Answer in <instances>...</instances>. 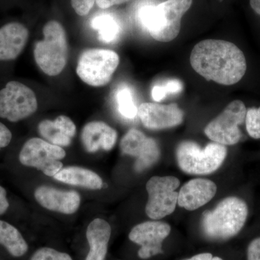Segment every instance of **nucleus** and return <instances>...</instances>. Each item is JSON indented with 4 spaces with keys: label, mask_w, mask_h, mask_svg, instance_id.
<instances>
[{
    "label": "nucleus",
    "mask_w": 260,
    "mask_h": 260,
    "mask_svg": "<svg viewBox=\"0 0 260 260\" xmlns=\"http://www.w3.org/2000/svg\"><path fill=\"white\" fill-rule=\"evenodd\" d=\"M190 64L207 80L224 85L239 83L247 68L245 56L236 44L217 39L196 44L191 52Z\"/></svg>",
    "instance_id": "nucleus-1"
},
{
    "label": "nucleus",
    "mask_w": 260,
    "mask_h": 260,
    "mask_svg": "<svg viewBox=\"0 0 260 260\" xmlns=\"http://www.w3.org/2000/svg\"><path fill=\"white\" fill-rule=\"evenodd\" d=\"M191 4L192 0H167L158 5H146L138 13L140 23L155 40L172 42L179 35L181 18Z\"/></svg>",
    "instance_id": "nucleus-2"
},
{
    "label": "nucleus",
    "mask_w": 260,
    "mask_h": 260,
    "mask_svg": "<svg viewBox=\"0 0 260 260\" xmlns=\"http://www.w3.org/2000/svg\"><path fill=\"white\" fill-rule=\"evenodd\" d=\"M248 215L245 202L236 197L220 201L213 210L203 213V234L211 240L223 241L234 237L242 230Z\"/></svg>",
    "instance_id": "nucleus-3"
},
{
    "label": "nucleus",
    "mask_w": 260,
    "mask_h": 260,
    "mask_svg": "<svg viewBox=\"0 0 260 260\" xmlns=\"http://www.w3.org/2000/svg\"><path fill=\"white\" fill-rule=\"evenodd\" d=\"M44 39L36 44L34 55L39 68L49 76L60 74L68 59V43L64 27L56 20L48 22Z\"/></svg>",
    "instance_id": "nucleus-4"
},
{
    "label": "nucleus",
    "mask_w": 260,
    "mask_h": 260,
    "mask_svg": "<svg viewBox=\"0 0 260 260\" xmlns=\"http://www.w3.org/2000/svg\"><path fill=\"white\" fill-rule=\"evenodd\" d=\"M227 155L225 145L210 143L202 149L198 143L184 141L178 145L177 159L183 172L193 175L211 174L220 168Z\"/></svg>",
    "instance_id": "nucleus-5"
},
{
    "label": "nucleus",
    "mask_w": 260,
    "mask_h": 260,
    "mask_svg": "<svg viewBox=\"0 0 260 260\" xmlns=\"http://www.w3.org/2000/svg\"><path fill=\"white\" fill-rule=\"evenodd\" d=\"M119 64V56L109 49H89L80 54L76 73L84 83L102 87L112 79Z\"/></svg>",
    "instance_id": "nucleus-6"
},
{
    "label": "nucleus",
    "mask_w": 260,
    "mask_h": 260,
    "mask_svg": "<svg viewBox=\"0 0 260 260\" xmlns=\"http://www.w3.org/2000/svg\"><path fill=\"white\" fill-rule=\"evenodd\" d=\"M34 90L18 81H10L0 90V117L12 122L23 120L37 112Z\"/></svg>",
    "instance_id": "nucleus-7"
},
{
    "label": "nucleus",
    "mask_w": 260,
    "mask_h": 260,
    "mask_svg": "<svg viewBox=\"0 0 260 260\" xmlns=\"http://www.w3.org/2000/svg\"><path fill=\"white\" fill-rule=\"evenodd\" d=\"M66 156L64 149L49 142L34 138L24 144L19 160L24 166L42 171L48 177H53L62 169L61 159Z\"/></svg>",
    "instance_id": "nucleus-8"
},
{
    "label": "nucleus",
    "mask_w": 260,
    "mask_h": 260,
    "mask_svg": "<svg viewBox=\"0 0 260 260\" xmlns=\"http://www.w3.org/2000/svg\"><path fill=\"white\" fill-rule=\"evenodd\" d=\"M246 108L242 101L235 100L223 112L210 121L204 130L205 135L215 143L234 145L242 138L239 126L245 121Z\"/></svg>",
    "instance_id": "nucleus-9"
},
{
    "label": "nucleus",
    "mask_w": 260,
    "mask_h": 260,
    "mask_svg": "<svg viewBox=\"0 0 260 260\" xmlns=\"http://www.w3.org/2000/svg\"><path fill=\"white\" fill-rule=\"evenodd\" d=\"M180 181L174 177H153L146 184L148 202L145 213L149 218L158 220L175 210L179 192L176 191Z\"/></svg>",
    "instance_id": "nucleus-10"
},
{
    "label": "nucleus",
    "mask_w": 260,
    "mask_h": 260,
    "mask_svg": "<svg viewBox=\"0 0 260 260\" xmlns=\"http://www.w3.org/2000/svg\"><path fill=\"white\" fill-rule=\"evenodd\" d=\"M120 148L123 153L137 158L135 169L138 172L152 167L160 156V148L156 141L136 129H131L124 135L120 142Z\"/></svg>",
    "instance_id": "nucleus-11"
},
{
    "label": "nucleus",
    "mask_w": 260,
    "mask_h": 260,
    "mask_svg": "<svg viewBox=\"0 0 260 260\" xmlns=\"http://www.w3.org/2000/svg\"><path fill=\"white\" fill-rule=\"evenodd\" d=\"M171 226L161 221H147L135 225L129 234L132 242L141 246L138 256L143 259L161 254L164 239L170 234Z\"/></svg>",
    "instance_id": "nucleus-12"
},
{
    "label": "nucleus",
    "mask_w": 260,
    "mask_h": 260,
    "mask_svg": "<svg viewBox=\"0 0 260 260\" xmlns=\"http://www.w3.org/2000/svg\"><path fill=\"white\" fill-rule=\"evenodd\" d=\"M138 114L145 127L154 130L179 125L184 119V113L176 104L143 103L138 108Z\"/></svg>",
    "instance_id": "nucleus-13"
},
{
    "label": "nucleus",
    "mask_w": 260,
    "mask_h": 260,
    "mask_svg": "<svg viewBox=\"0 0 260 260\" xmlns=\"http://www.w3.org/2000/svg\"><path fill=\"white\" fill-rule=\"evenodd\" d=\"M34 197L43 208L61 213H74L80 205V196L77 191H62L51 186H39Z\"/></svg>",
    "instance_id": "nucleus-14"
},
{
    "label": "nucleus",
    "mask_w": 260,
    "mask_h": 260,
    "mask_svg": "<svg viewBox=\"0 0 260 260\" xmlns=\"http://www.w3.org/2000/svg\"><path fill=\"white\" fill-rule=\"evenodd\" d=\"M216 191V184L209 179H191L181 188L177 204L192 211L207 204L213 199Z\"/></svg>",
    "instance_id": "nucleus-15"
},
{
    "label": "nucleus",
    "mask_w": 260,
    "mask_h": 260,
    "mask_svg": "<svg viewBox=\"0 0 260 260\" xmlns=\"http://www.w3.org/2000/svg\"><path fill=\"white\" fill-rule=\"evenodd\" d=\"M29 32L23 24L13 22L0 28V61H11L20 55L27 42Z\"/></svg>",
    "instance_id": "nucleus-16"
},
{
    "label": "nucleus",
    "mask_w": 260,
    "mask_h": 260,
    "mask_svg": "<svg viewBox=\"0 0 260 260\" xmlns=\"http://www.w3.org/2000/svg\"><path fill=\"white\" fill-rule=\"evenodd\" d=\"M117 140L115 129L103 121H91L84 126L81 133L82 143L88 153L100 150H112Z\"/></svg>",
    "instance_id": "nucleus-17"
},
{
    "label": "nucleus",
    "mask_w": 260,
    "mask_h": 260,
    "mask_svg": "<svg viewBox=\"0 0 260 260\" xmlns=\"http://www.w3.org/2000/svg\"><path fill=\"white\" fill-rule=\"evenodd\" d=\"M39 134L51 144L69 146L76 133V126L68 116L61 115L54 120L42 121L38 126Z\"/></svg>",
    "instance_id": "nucleus-18"
},
{
    "label": "nucleus",
    "mask_w": 260,
    "mask_h": 260,
    "mask_svg": "<svg viewBox=\"0 0 260 260\" xmlns=\"http://www.w3.org/2000/svg\"><path fill=\"white\" fill-rule=\"evenodd\" d=\"M111 234L110 225L104 219L95 218L90 222L86 231L90 251L85 260H105Z\"/></svg>",
    "instance_id": "nucleus-19"
},
{
    "label": "nucleus",
    "mask_w": 260,
    "mask_h": 260,
    "mask_svg": "<svg viewBox=\"0 0 260 260\" xmlns=\"http://www.w3.org/2000/svg\"><path fill=\"white\" fill-rule=\"evenodd\" d=\"M54 178L56 180L65 184L82 186L90 189H100L103 186L102 178L95 172L81 167L64 168Z\"/></svg>",
    "instance_id": "nucleus-20"
},
{
    "label": "nucleus",
    "mask_w": 260,
    "mask_h": 260,
    "mask_svg": "<svg viewBox=\"0 0 260 260\" xmlns=\"http://www.w3.org/2000/svg\"><path fill=\"white\" fill-rule=\"evenodd\" d=\"M0 244L15 257L24 255L28 249V244L18 229L3 220H0Z\"/></svg>",
    "instance_id": "nucleus-21"
},
{
    "label": "nucleus",
    "mask_w": 260,
    "mask_h": 260,
    "mask_svg": "<svg viewBox=\"0 0 260 260\" xmlns=\"http://www.w3.org/2000/svg\"><path fill=\"white\" fill-rule=\"evenodd\" d=\"M91 26L98 32L99 39L106 44L116 42L120 37V23L112 15L104 13L94 17L91 20Z\"/></svg>",
    "instance_id": "nucleus-22"
},
{
    "label": "nucleus",
    "mask_w": 260,
    "mask_h": 260,
    "mask_svg": "<svg viewBox=\"0 0 260 260\" xmlns=\"http://www.w3.org/2000/svg\"><path fill=\"white\" fill-rule=\"evenodd\" d=\"M116 97L118 109L121 115L127 119H134L138 114V109L129 87H120L116 92Z\"/></svg>",
    "instance_id": "nucleus-23"
},
{
    "label": "nucleus",
    "mask_w": 260,
    "mask_h": 260,
    "mask_svg": "<svg viewBox=\"0 0 260 260\" xmlns=\"http://www.w3.org/2000/svg\"><path fill=\"white\" fill-rule=\"evenodd\" d=\"M183 83L177 79H169L157 84L152 89V97L155 102H160L169 95L181 93Z\"/></svg>",
    "instance_id": "nucleus-24"
},
{
    "label": "nucleus",
    "mask_w": 260,
    "mask_h": 260,
    "mask_svg": "<svg viewBox=\"0 0 260 260\" xmlns=\"http://www.w3.org/2000/svg\"><path fill=\"white\" fill-rule=\"evenodd\" d=\"M246 127L248 134L254 139H260V107L246 110Z\"/></svg>",
    "instance_id": "nucleus-25"
},
{
    "label": "nucleus",
    "mask_w": 260,
    "mask_h": 260,
    "mask_svg": "<svg viewBox=\"0 0 260 260\" xmlns=\"http://www.w3.org/2000/svg\"><path fill=\"white\" fill-rule=\"evenodd\" d=\"M30 260H73L67 253L60 252L52 248L44 247L38 249Z\"/></svg>",
    "instance_id": "nucleus-26"
},
{
    "label": "nucleus",
    "mask_w": 260,
    "mask_h": 260,
    "mask_svg": "<svg viewBox=\"0 0 260 260\" xmlns=\"http://www.w3.org/2000/svg\"><path fill=\"white\" fill-rule=\"evenodd\" d=\"M75 13L80 16H86L93 8L95 0H70Z\"/></svg>",
    "instance_id": "nucleus-27"
},
{
    "label": "nucleus",
    "mask_w": 260,
    "mask_h": 260,
    "mask_svg": "<svg viewBox=\"0 0 260 260\" xmlns=\"http://www.w3.org/2000/svg\"><path fill=\"white\" fill-rule=\"evenodd\" d=\"M247 260H260V237L254 239L248 246Z\"/></svg>",
    "instance_id": "nucleus-28"
},
{
    "label": "nucleus",
    "mask_w": 260,
    "mask_h": 260,
    "mask_svg": "<svg viewBox=\"0 0 260 260\" xmlns=\"http://www.w3.org/2000/svg\"><path fill=\"white\" fill-rule=\"evenodd\" d=\"M11 140V132L5 124L0 122V150L8 146Z\"/></svg>",
    "instance_id": "nucleus-29"
},
{
    "label": "nucleus",
    "mask_w": 260,
    "mask_h": 260,
    "mask_svg": "<svg viewBox=\"0 0 260 260\" xmlns=\"http://www.w3.org/2000/svg\"><path fill=\"white\" fill-rule=\"evenodd\" d=\"M129 0H95V3L101 9H108L114 5L122 4Z\"/></svg>",
    "instance_id": "nucleus-30"
},
{
    "label": "nucleus",
    "mask_w": 260,
    "mask_h": 260,
    "mask_svg": "<svg viewBox=\"0 0 260 260\" xmlns=\"http://www.w3.org/2000/svg\"><path fill=\"white\" fill-rule=\"evenodd\" d=\"M9 208V203L7 199L6 190L0 186V215L4 214Z\"/></svg>",
    "instance_id": "nucleus-31"
},
{
    "label": "nucleus",
    "mask_w": 260,
    "mask_h": 260,
    "mask_svg": "<svg viewBox=\"0 0 260 260\" xmlns=\"http://www.w3.org/2000/svg\"><path fill=\"white\" fill-rule=\"evenodd\" d=\"M184 260H223L219 256H213L210 253H201L193 256L192 257Z\"/></svg>",
    "instance_id": "nucleus-32"
},
{
    "label": "nucleus",
    "mask_w": 260,
    "mask_h": 260,
    "mask_svg": "<svg viewBox=\"0 0 260 260\" xmlns=\"http://www.w3.org/2000/svg\"><path fill=\"white\" fill-rule=\"evenodd\" d=\"M250 5L254 11L260 15V0H250Z\"/></svg>",
    "instance_id": "nucleus-33"
}]
</instances>
